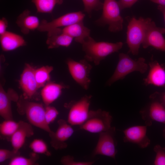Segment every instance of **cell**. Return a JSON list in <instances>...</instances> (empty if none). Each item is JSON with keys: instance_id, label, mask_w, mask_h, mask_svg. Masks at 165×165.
<instances>
[{"instance_id": "1", "label": "cell", "mask_w": 165, "mask_h": 165, "mask_svg": "<svg viewBox=\"0 0 165 165\" xmlns=\"http://www.w3.org/2000/svg\"><path fill=\"white\" fill-rule=\"evenodd\" d=\"M82 45L85 54V59L98 65L107 57L118 52L122 48L123 43L121 42L116 43L97 42L90 36Z\"/></svg>"}, {"instance_id": "2", "label": "cell", "mask_w": 165, "mask_h": 165, "mask_svg": "<svg viewBox=\"0 0 165 165\" xmlns=\"http://www.w3.org/2000/svg\"><path fill=\"white\" fill-rule=\"evenodd\" d=\"M119 61L115 71L106 83L110 86L116 82L122 80L129 74L134 72L145 73L148 70V65L145 59L140 57L137 60H133L128 54L120 53L119 55Z\"/></svg>"}, {"instance_id": "3", "label": "cell", "mask_w": 165, "mask_h": 165, "mask_svg": "<svg viewBox=\"0 0 165 165\" xmlns=\"http://www.w3.org/2000/svg\"><path fill=\"white\" fill-rule=\"evenodd\" d=\"M152 19L140 17H133L130 19L127 27L126 42L128 52L137 55L140 46L144 39L149 22Z\"/></svg>"}, {"instance_id": "4", "label": "cell", "mask_w": 165, "mask_h": 165, "mask_svg": "<svg viewBox=\"0 0 165 165\" xmlns=\"http://www.w3.org/2000/svg\"><path fill=\"white\" fill-rule=\"evenodd\" d=\"M20 99L17 102V110L20 115L25 114L29 123L49 133L52 130L46 123L45 115V108L41 104Z\"/></svg>"}, {"instance_id": "5", "label": "cell", "mask_w": 165, "mask_h": 165, "mask_svg": "<svg viewBox=\"0 0 165 165\" xmlns=\"http://www.w3.org/2000/svg\"><path fill=\"white\" fill-rule=\"evenodd\" d=\"M101 17L96 21L101 26H108L109 31L117 32L123 29V18L120 14L121 10L118 2L116 0H104Z\"/></svg>"}, {"instance_id": "6", "label": "cell", "mask_w": 165, "mask_h": 165, "mask_svg": "<svg viewBox=\"0 0 165 165\" xmlns=\"http://www.w3.org/2000/svg\"><path fill=\"white\" fill-rule=\"evenodd\" d=\"M112 118L108 112L100 109L90 110L86 120L79 126L80 129L93 133H100L112 127Z\"/></svg>"}, {"instance_id": "7", "label": "cell", "mask_w": 165, "mask_h": 165, "mask_svg": "<svg viewBox=\"0 0 165 165\" xmlns=\"http://www.w3.org/2000/svg\"><path fill=\"white\" fill-rule=\"evenodd\" d=\"M92 98L91 95H85L77 101H72L66 107L69 109L67 122L72 126H80L87 119Z\"/></svg>"}, {"instance_id": "8", "label": "cell", "mask_w": 165, "mask_h": 165, "mask_svg": "<svg viewBox=\"0 0 165 165\" xmlns=\"http://www.w3.org/2000/svg\"><path fill=\"white\" fill-rule=\"evenodd\" d=\"M116 132L115 127H111L99 134L98 141L93 152V156L101 155L115 159L117 152Z\"/></svg>"}, {"instance_id": "9", "label": "cell", "mask_w": 165, "mask_h": 165, "mask_svg": "<svg viewBox=\"0 0 165 165\" xmlns=\"http://www.w3.org/2000/svg\"><path fill=\"white\" fill-rule=\"evenodd\" d=\"M85 58L76 61L68 59L66 63L70 73L74 80L83 89L87 90L91 82L90 74L92 68Z\"/></svg>"}, {"instance_id": "10", "label": "cell", "mask_w": 165, "mask_h": 165, "mask_svg": "<svg viewBox=\"0 0 165 165\" xmlns=\"http://www.w3.org/2000/svg\"><path fill=\"white\" fill-rule=\"evenodd\" d=\"M85 17V14L80 11L68 13L50 21L42 20L37 30L41 32H47L53 29L64 28L82 21Z\"/></svg>"}, {"instance_id": "11", "label": "cell", "mask_w": 165, "mask_h": 165, "mask_svg": "<svg viewBox=\"0 0 165 165\" xmlns=\"http://www.w3.org/2000/svg\"><path fill=\"white\" fill-rule=\"evenodd\" d=\"M165 28L156 26L151 19L148 23L145 37L142 44L143 48L152 46L165 52V38L163 35Z\"/></svg>"}, {"instance_id": "12", "label": "cell", "mask_w": 165, "mask_h": 165, "mask_svg": "<svg viewBox=\"0 0 165 165\" xmlns=\"http://www.w3.org/2000/svg\"><path fill=\"white\" fill-rule=\"evenodd\" d=\"M57 123L58 127L56 131H51L49 133L51 139V145L56 150L64 149L67 147L66 142L72 135L74 131L72 126L64 119H59Z\"/></svg>"}, {"instance_id": "13", "label": "cell", "mask_w": 165, "mask_h": 165, "mask_svg": "<svg viewBox=\"0 0 165 165\" xmlns=\"http://www.w3.org/2000/svg\"><path fill=\"white\" fill-rule=\"evenodd\" d=\"M151 98L152 100L146 109L140 112L145 125L151 126L153 121L165 124V107L154 98L151 97Z\"/></svg>"}, {"instance_id": "14", "label": "cell", "mask_w": 165, "mask_h": 165, "mask_svg": "<svg viewBox=\"0 0 165 165\" xmlns=\"http://www.w3.org/2000/svg\"><path fill=\"white\" fill-rule=\"evenodd\" d=\"M147 127L136 126L123 130L124 142L136 144L141 148H146L150 144V140L147 135Z\"/></svg>"}, {"instance_id": "15", "label": "cell", "mask_w": 165, "mask_h": 165, "mask_svg": "<svg viewBox=\"0 0 165 165\" xmlns=\"http://www.w3.org/2000/svg\"><path fill=\"white\" fill-rule=\"evenodd\" d=\"M35 70L31 65L26 64L20 76L19 83L25 99L31 98L38 89L35 76Z\"/></svg>"}, {"instance_id": "16", "label": "cell", "mask_w": 165, "mask_h": 165, "mask_svg": "<svg viewBox=\"0 0 165 165\" xmlns=\"http://www.w3.org/2000/svg\"><path fill=\"white\" fill-rule=\"evenodd\" d=\"M18 127L10 138V141L13 150L16 152L24 145L27 138L34 135V131L32 125L24 121H19Z\"/></svg>"}, {"instance_id": "17", "label": "cell", "mask_w": 165, "mask_h": 165, "mask_svg": "<svg viewBox=\"0 0 165 165\" xmlns=\"http://www.w3.org/2000/svg\"><path fill=\"white\" fill-rule=\"evenodd\" d=\"M148 73L143 81L146 86L151 85L158 87L165 86V69L156 61H152L148 64Z\"/></svg>"}, {"instance_id": "18", "label": "cell", "mask_w": 165, "mask_h": 165, "mask_svg": "<svg viewBox=\"0 0 165 165\" xmlns=\"http://www.w3.org/2000/svg\"><path fill=\"white\" fill-rule=\"evenodd\" d=\"M18 96L12 90L6 92L1 85L0 87V115L4 120L13 119L11 102H17Z\"/></svg>"}, {"instance_id": "19", "label": "cell", "mask_w": 165, "mask_h": 165, "mask_svg": "<svg viewBox=\"0 0 165 165\" xmlns=\"http://www.w3.org/2000/svg\"><path fill=\"white\" fill-rule=\"evenodd\" d=\"M46 44L48 49L56 48L60 46L68 47L73 39L63 32L62 29L57 28L47 32Z\"/></svg>"}, {"instance_id": "20", "label": "cell", "mask_w": 165, "mask_h": 165, "mask_svg": "<svg viewBox=\"0 0 165 165\" xmlns=\"http://www.w3.org/2000/svg\"><path fill=\"white\" fill-rule=\"evenodd\" d=\"M40 23L38 18L31 15L30 11L28 9L20 13L16 20V24L24 34H28L31 31L37 30Z\"/></svg>"}, {"instance_id": "21", "label": "cell", "mask_w": 165, "mask_h": 165, "mask_svg": "<svg viewBox=\"0 0 165 165\" xmlns=\"http://www.w3.org/2000/svg\"><path fill=\"white\" fill-rule=\"evenodd\" d=\"M69 88L62 84L48 82L43 87L41 91V96L45 106L49 105L61 95L62 90Z\"/></svg>"}, {"instance_id": "22", "label": "cell", "mask_w": 165, "mask_h": 165, "mask_svg": "<svg viewBox=\"0 0 165 165\" xmlns=\"http://www.w3.org/2000/svg\"><path fill=\"white\" fill-rule=\"evenodd\" d=\"M0 43L2 50L4 51H12L26 44L22 36L8 31L0 35Z\"/></svg>"}, {"instance_id": "23", "label": "cell", "mask_w": 165, "mask_h": 165, "mask_svg": "<svg viewBox=\"0 0 165 165\" xmlns=\"http://www.w3.org/2000/svg\"><path fill=\"white\" fill-rule=\"evenodd\" d=\"M62 31L81 44L90 36V30L85 26L83 21L75 23L62 29Z\"/></svg>"}, {"instance_id": "24", "label": "cell", "mask_w": 165, "mask_h": 165, "mask_svg": "<svg viewBox=\"0 0 165 165\" xmlns=\"http://www.w3.org/2000/svg\"><path fill=\"white\" fill-rule=\"evenodd\" d=\"M64 0H31L38 13H51L56 5L62 4Z\"/></svg>"}, {"instance_id": "25", "label": "cell", "mask_w": 165, "mask_h": 165, "mask_svg": "<svg viewBox=\"0 0 165 165\" xmlns=\"http://www.w3.org/2000/svg\"><path fill=\"white\" fill-rule=\"evenodd\" d=\"M53 69V67L47 65L35 69V76L38 89L43 87L46 82H49L50 74Z\"/></svg>"}, {"instance_id": "26", "label": "cell", "mask_w": 165, "mask_h": 165, "mask_svg": "<svg viewBox=\"0 0 165 165\" xmlns=\"http://www.w3.org/2000/svg\"><path fill=\"white\" fill-rule=\"evenodd\" d=\"M39 159L38 154L32 152L29 158L20 156H16L10 159L9 165H34L38 164L37 161Z\"/></svg>"}, {"instance_id": "27", "label": "cell", "mask_w": 165, "mask_h": 165, "mask_svg": "<svg viewBox=\"0 0 165 165\" xmlns=\"http://www.w3.org/2000/svg\"><path fill=\"white\" fill-rule=\"evenodd\" d=\"M19 122L13 119L4 120L0 124V133L3 136L10 137L18 127Z\"/></svg>"}, {"instance_id": "28", "label": "cell", "mask_w": 165, "mask_h": 165, "mask_svg": "<svg viewBox=\"0 0 165 165\" xmlns=\"http://www.w3.org/2000/svg\"><path fill=\"white\" fill-rule=\"evenodd\" d=\"M29 148L33 152L44 154L48 156L51 155L46 143L42 139H35L30 143Z\"/></svg>"}, {"instance_id": "29", "label": "cell", "mask_w": 165, "mask_h": 165, "mask_svg": "<svg viewBox=\"0 0 165 165\" xmlns=\"http://www.w3.org/2000/svg\"><path fill=\"white\" fill-rule=\"evenodd\" d=\"M84 6V10L90 15L94 10L98 11L102 9L103 3L100 0H82Z\"/></svg>"}, {"instance_id": "30", "label": "cell", "mask_w": 165, "mask_h": 165, "mask_svg": "<svg viewBox=\"0 0 165 165\" xmlns=\"http://www.w3.org/2000/svg\"><path fill=\"white\" fill-rule=\"evenodd\" d=\"M153 150L156 153L154 163L155 165H165V147L162 148L159 145H156Z\"/></svg>"}, {"instance_id": "31", "label": "cell", "mask_w": 165, "mask_h": 165, "mask_svg": "<svg viewBox=\"0 0 165 165\" xmlns=\"http://www.w3.org/2000/svg\"><path fill=\"white\" fill-rule=\"evenodd\" d=\"M58 114V111L55 107L50 105L45 106V118L46 122L48 125L55 120Z\"/></svg>"}, {"instance_id": "32", "label": "cell", "mask_w": 165, "mask_h": 165, "mask_svg": "<svg viewBox=\"0 0 165 165\" xmlns=\"http://www.w3.org/2000/svg\"><path fill=\"white\" fill-rule=\"evenodd\" d=\"M61 162L64 165H91L94 162L77 161L74 160L73 156L68 155L62 157L61 160Z\"/></svg>"}, {"instance_id": "33", "label": "cell", "mask_w": 165, "mask_h": 165, "mask_svg": "<svg viewBox=\"0 0 165 165\" xmlns=\"http://www.w3.org/2000/svg\"><path fill=\"white\" fill-rule=\"evenodd\" d=\"M20 155L19 152H16L13 150L11 151L6 149H0V163L9 159H11L16 156Z\"/></svg>"}, {"instance_id": "34", "label": "cell", "mask_w": 165, "mask_h": 165, "mask_svg": "<svg viewBox=\"0 0 165 165\" xmlns=\"http://www.w3.org/2000/svg\"><path fill=\"white\" fill-rule=\"evenodd\" d=\"M138 0H119L118 2L121 10L132 6Z\"/></svg>"}, {"instance_id": "35", "label": "cell", "mask_w": 165, "mask_h": 165, "mask_svg": "<svg viewBox=\"0 0 165 165\" xmlns=\"http://www.w3.org/2000/svg\"><path fill=\"white\" fill-rule=\"evenodd\" d=\"M8 22L6 19L4 17L0 20V35L5 33L7 31Z\"/></svg>"}, {"instance_id": "36", "label": "cell", "mask_w": 165, "mask_h": 165, "mask_svg": "<svg viewBox=\"0 0 165 165\" xmlns=\"http://www.w3.org/2000/svg\"><path fill=\"white\" fill-rule=\"evenodd\" d=\"M157 9L163 14L165 23V6L158 5Z\"/></svg>"}, {"instance_id": "37", "label": "cell", "mask_w": 165, "mask_h": 165, "mask_svg": "<svg viewBox=\"0 0 165 165\" xmlns=\"http://www.w3.org/2000/svg\"><path fill=\"white\" fill-rule=\"evenodd\" d=\"M152 2L159 5L165 6V0H149Z\"/></svg>"}, {"instance_id": "38", "label": "cell", "mask_w": 165, "mask_h": 165, "mask_svg": "<svg viewBox=\"0 0 165 165\" xmlns=\"http://www.w3.org/2000/svg\"><path fill=\"white\" fill-rule=\"evenodd\" d=\"M164 87L165 89V86ZM160 102L165 107V91L160 96Z\"/></svg>"}]
</instances>
